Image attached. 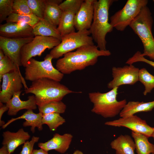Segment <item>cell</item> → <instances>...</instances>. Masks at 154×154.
I'll use <instances>...</instances> for the list:
<instances>
[{
  "label": "cell",
  "mask_w": 154,
  "mask_h": 154,
  "mask_svg": "<svg viewBox=\"0 0 154 154\" xmlns=\"http://www.w3.org/2000/svg\"><path fill=\"white\" fill-rule=\"evenodd\" d=\"M111 54L109 50H101L94 44L85 46L65 54L57 60L56 66L63 74H69L95 65L100 56H109Z\"/></svg>",
  "instance_id": "cell-1"
},
{
  "label": "cell",
  "mask_w": 154,
  "mask_h": 154,
  "mask_svg": "<svg viewBox=\"0 0 154 154\" xmlns=\"http://www.w3.org/2000/svg\"><path fill=\"white\" fill-rule=\"evenodd\" d=\"M114 0H95L92 22L89 30L93 40L101 50H106V36L114 28L108 22L109 9Z\"/></svg>",
  "instance_id": "cell-2"
},
{
  "label": "cell",
  "mask_w": 154,
  "mask_h": 154,
  "mask_svg": "<svg viewBox=\"0 0 154 154\" xmlns=\"http://www.w3.org/2000/svg\"><path fill=\"white\" fill-rule=\"evenodd\" d=\"M25 91L26 94L32 93L34 95L38 106L51 101H61L69 94L82 93L70 90L58 82L46 78L32 82L30 86Z\"/></svg>",
  "instance_id": "cell-3"
},
{
  "label": "cell",
  "mask_w": 154,
  "mask_h": 154,
  "mask_svg": "<svg viewBox=\"0 0 154 154\" xmlns=\"http://www.w3.org/2000/svg\"><path fill=\"white\" fill-rule=\"evenodd\" d=\"M118 88H114L104 93H89V99L93 104L91 112L105 118L114 117L119 114L127 102L125 99L117 100Z\"/></svg>",
  "instance_id": "cell-4"
},
{
  "label": "cell",
  "mask_w": 154,
  "mask_h": 154,
  "mask_svg": "<svg viewBox=\"0 0 154 154\" xmlns=\"http://www.w3.org/2000/svg\"><path fill=\"white\" fill-rule=\"evenodd\" d=\"M153 23L151 13L146 6L142 8L129 26L142 43L144 50L141 55L154 61V38L152 33Z\"/></svg>",
  "instance_id": "cell-5"
},
{
  "label": "cell",
  "mask_w": 154,
  "mask_h": 154,
  "mask_svg": "<svg viewBox=\"0 0 154 154\" xmlns=\"http://www.w3.org/2000/svg\"><path fill=\"white\" fill-rule=\"evenodd\" d=\"M52 57L47 54L42 61H39L32 58L27 62L25 67V78L32 82L46 78L59 82L62 79L64 74L52 64Z\"/></svg>",
  "instance_id": "cell-6"
},
{
  "label": "cell",
  "mask_w": 154,
  "mask_h": 154,
  "mask_svg": "<svg viewBox=\"0 0 154 154\" xmlns=\"http://www.w3.org/2000/svg\"><path fill=\"white\" fill-rule=\"evenodd\" d=\"M90 35L89 30H83L64 35L60 44L52 49L49 54L53 59H57L82 46L94 45Z\"/></svg>",
  "instance_id": "cell-7"
},
{
  "label": "cell",
  "mask_w": 154,
  "mask_h": 154,
  "mask_svg": "<svg viewBox=\"0 0 154 154\" xmlns=\"http://www.w3.org/2000/svg\"><path fill=\"white\" fill-rule=\"evenodd\" d=\"M148 2L147 0H128L121 9L110 17V23L117 31H123Z\"/></svg>",
  "instance_id": "cell-8"
},
{
  "label": "cell",
  "mask_w": 154,
  "mask_h": 154,
  "mask_svg": "<svg viewBox=\"0 0 154 154\" xmlns=\"http://www.w3.org/2000/svg\"><path fill=\"white\" fill-rule=\"evenodd\" d=\"M60 40L52 37L35 36L30 42L24 45L21 51V63L25 67L29 60L33 57L40 56L47 49H53L61 42Z\"/></svg>",
  "instance_id": "cell-9"
},
{
  "label": "cell",
  "mask_w": 154,
  "mask_h": 154,
  "mask_svg": "<svg viewBox=\"0 0 154 154\" xmlns=\"http://www.w3.org/2000/svg\"><path fill=\"white\" fill-rule=\"evenodd\" d=\"M84 1L66 0L59 5L62 13L57 29L62 37L75 32L76 15Z\"/></svg>",
  "instance_id": "cell-10"
},
{
  "label": "cell",
  "mask_w": 154,
  "mask_h": 154,
  "mask_svg": "<svg viewBox=\"0 0 154 154\" xmlns=\"http://www.w3.org/2000/svg\"><path fill=\"white\" fill-rule=\"evenodd\" d=\"M1 90L0 93V102L7 103L15 93L20 92L23 88L27 87L24 78L17 69L4 74L2 76Z\"/></svg>",
  "instance_id": "cell-11"
},
{
  "label": "cell",
  "mask_w": 154,
  "mask_h": 154,
  "mask_svg": "<svg viewBox=\"0 0 154 154\" xmlns=\"http://www.w3.org/2000/svg\"><path fill=\"white\" fill-rule=\"evenodd\" d=\"M104 124L115 127H125L132 131L142 134L148 138L152 137L154 131V127L150 126L145 120L134 115L107 121Z\"/></svg>",
  "instance_id": "cell-12"
},
{
  "label": "cell",
  "mask_w": 154,
  "mask_h": 154,
  "mask_svg": "<svg viewBox=\"0 0 154 154\" xmlns=\"http://www.w3.org/2000/svg\"><path fill=\"white\" fill-rule=\"evenodd\" d=\"M139 68L133 64L112 68L113 79L107 85L111 89L123 85H132L139 81Z\"/></svg>",
  "instance_id": "cell-13"
},
{
  "label": "cell",
  "mask_w": 154,
  "mask_h": 154,
  "mask_svg": "<svg viewBox=\"0 0 154 154\" xmlns=\"http://www.w3.org/2000/svg\"><path fill=\"white\" fill-rule=\"evenodd\" d=\"M34 37L9 38L0 36V49L19 68L21 63V50L26 44L31 42Z\"/></svg>",
  "instance_id": "cell-14"
},
{
  "label": "cell",
  "mask_w": 154,
  "mask_h": 154,
  "mask_svg": "<svg viewBox=\"0 0 154 154\" xmlns=\"http://www.w3.org/2000/svg\"><path fill=\"white\" fill-rule=\"evenodd\" d=\"M0 36L9 38L34 37L33 28L24 23L9 22L0 25Z\"/></svg>",
  "instance_id": "cell-15"
},
{
  "label": "cell",
  "mask_w": 154,
  "mask_h": 154,
  "mask_svg": "<svg viewBox=\"0 0 154 154\" xmlns=\"http://www.w3.org/2000/svg\"><path fill=\"white\" fill-rule=\"evenodd\" d=\"M95 1L85 0L82 3L75 19L74 27L78 31L90 29L93 18Z\"/></svg>",
  "instance_id": "cell-16"
},
{
  "label": "cell",
  "mask_w": 154,
  "mask_h": 154,
  "mask_svg": "<svg viewBox=\"0 0 154 154\" xmlns=\"http://www.w3.org/2000/svg\"><path fill=\"white\" fill-rule=\"evenodd\" d=\"M73 138L70 133H66L62 135L56 133L49 140L44 143H39L38 147L46 151L54 150L63 154L68 149Z\"/></svg>",
  "instance_id": "cell-17"
},
{
  "label": "cell",
  "mask_w": 154,
  "mask_h": 154,
  "mask_svg": "<svg viewBox=\"0 0 154 154\" xmlns=\"http://www.w3.org/2000/svg\"><path fill=\"white\" fill-rule=\"evenodd\" d=\"M22 91L15 93L12 98L6 105L9 108L8 115L12 116L16 115L20 110L23 109L35 110L37 106L34 95L29 96L28 100H21L20 98Z\"/></svg>",
  "instance_id": "cell-18"
},
{
  "label": "cell",
  "mask_w": 154,
  "mask_h": 154,
  "mask_svg": "<svg viewBox=\"0 0 154 154\" xmlns=\"http://www.w3.org/2000/svg\"><path fill=\"white\" fill-rule=\"evenodd\" d=\"M3 145L6 146L9 154L13 153L15 149L21 145L24 144L29 139L30 135L23 128H21L16 132L7 131L3 132Z\"/></svg>",
  "instance_id": "cell-19"
},
{
  "label": "cell",
  "mask_w": 154,
  "mask_h": 154,
  "mask_svg": "<svg viewBox=\"0 0 154 154\" xmlns=\"http://www.w3.org/2000/svg\"><path fill=\"white\" fill-rule=\"evenodd\" d=\"M42 115L41 113L39 112L36 114L34 113L33 110H28L21 116L16 118H12L8 121L2 127L3 129H5L13 121L23 119L25 120L23 123V126H31V131L34 133L36 127L39 131L42 130Z\"/></svg>",
  "instance_id": "cell-20"
},
{
  "label": "cell",
  "mask_w": 154,
  "mask_h": 154,
  "mask_svg": "<svg viewBox=\"0 0 154 154\" xmlns=\"http://www.w3.org/2000/svg\"><path fill=\"white\" fill-rule=\"evenodd\" d=\"M62 2V0H45L43 19L56 27L62 13L59 7Z\"/></svg>",
  "instance_id": "cell-21"
},
{
  "label": "cell",
  "mask_w": 154,
  "mask_h": 154,
  "mask_svg": "<svg viewBox=\"0 0 154 154\" xmlns=\"http://www.w3.org/2000/svg\"><path fill=\"white\" fill-rule=\"evenodd\" d=\"M110 145L116 154H135L134 141L128 135H120L112 141Z\"/></svg>",
  "instance_id": "cell-22"
},
{
  "label": "cell",
  "mask_w": 154,
  "mask_h": 154,
  "mask_svg": "<svg viewBox=\"0 0 154 154\" xmlns=\"http://www.w3.org/2000/svg\"><path fill=\"white\" fill-rule=\"evenodd\" d=\"M154 108V101L148 102L129 101L126 104L119 115L121 117L134 115L136 113L151 111Z\"/></svg>",
  "instance_id": "cell-23"
},
{
  "label": "cell",
  "mask_w": 154,
  "mask_h": 154,
  "mask_svg": "<svg viewBox=\"0 0 154 154\" xmlns=\"http://www.w3.org/2000/svg\"><path fill=\"white\" fill-rule=\"evenodd\" d=\"M33 28L35 36L52 37L61 40L62 37L57 27L43 19H40Z\"/></svg>",
  "instance_id": "cell-24"
},
{
  "label": "cell",
  "mask_w": 154,
  "mask_h": 154,
  "mask_svg": "<svg viewBox=\"0 0 154 154\" xmlns=\"http://www.w3.org/2000/svg\"><path fill=\"white\" fill-rule=\"evenodd\" d=\"M137 154H151L154 153V145L150 143L148 138L141 133L131 131Z\"/></svg>",
  "instance_id": "cell-25"
},
{
  "label": "cell",
  "mask_w": 154,
  "mask_h": 154,
  "mask_svg": "<svg viewBox=\"0 0 154 154\" xmlns=\"http://www.w3.org/2000/svg\"><path fill=\"white\" fill-rule=\"evenodd\" d=\"M38 107L39 112L42 115L54 113L63 114L66 108V104L62 101H51Z\"/></svg>",
  "instance_id": "cell-26"
},
{
  "label": "cell",
  "mask_w": 154,
  "mask_h": 154,
  "mask_svg": "<svg viewBox=\"0 0 154 154\" xmlns=\"http://www.w3.org/2000/svg\"><path fill=\"white\" fill-rule=\"evenodd\" d=\"M60 114L54 113L42 115V124H46L51 131H56L58 127L66 122L65 119Z\"/></svg>",
  "instance_id": "cell-27"
},
{
  "label": "cell",
  "mask_w": 154,
  "mask_h": 154,
  "mask_svg": "<svg viewBox=\"0 0 154 154\" xmlns=\"http://www.w3.org/2000/svg\"><path fill=\"white\" fill-rule=\"evenodd\" d=\"M34 15H20L12 13L6 19V22L24 23L33 27L40 20Z\"/></svg>",
  "instance_id": "cell-28"
},
{
  "label": "cell",
  "mask_w": 154,
  "mask_h": 154,
  "mask_svg": "<svg viewBox=\"0 0 154 154\" xmlns=\"http://www.w3.org/2000/svg\"><path fill=\"white\" fill-rule=\"evenodd\" d=\"M139 81L144 86V95L151 92L154 88V76L145 68L139 69Z\"/></svg>",
  "instance_id": "cell-29"
},
{
  "label": "cell",
  "mask_w": 154,
  "mask_h": 154,
  "mask_svg": "<svg viewBox=\"0 0 154 154\" xmlns=\"http://www.w3.org/2000/svg\"><path fill=\"white\" fill-rule=\"evenodd\" d=\"M32 14L40 19H43L45 0H27Z\"/></svg>",
  "instance_id": "cell-30"
},
{
  "label": "cell",
  "mask_w": 154,
  "mask_h": 154,
  "mask_svg": "<svg viewBox=\"0 0 154 154\" xmlns=\"http://www.w3.org/2000/svg\"><path fill=\"white\" fill-rule=\"evenodd\" d=\"M14 0H0V23L6 20L13 13Z\"/></svg>",
  "instance_id": "cell-31"
},
{
  "label": "cell",
  "mask_w": 154,
  "mask_h": 154,
  "mask_svg": "<svg viewBox=\"0 0 154 154\" xmlns=\"http://www.w3.org/2000/svg\"><path fill=\"white\" fill-rule=\"evenodd\" d=\"M16 69L20 71L19 68L8 56L5 55L3 59L0 60V82L4 74Z\"/></svg>",
  "instance_id": "cell-32"
},
{
  "label": "cell",
  "mask_w": 154,
  "mask_h": 154,
  "mask_svg": "<svg viewBox=\"0 0 154 154\" xmlns=\"http://www.w3.org/2000/svg\"><path fill=\"white\" fill-rule=\"evenodd\" d=\"M13 13L20 15L32 14L27 0H14Z\"/></svg>",
  "instance_id": "cell-33"
},
{
  "label": "cell",
  "mask_w": 154,
  "mask_h": 154,
  "mask_svg": "<svg viewBox=\"0 0 154 154\" xmlns=\"http://www.w3.org/2000/svg\"><path fill=\"white\" fill-rule=\"evenodd\" d=\"M137 62H143L146 63L154 68V61L149 60L141 55V53L139 51H137L127 61L126 64H133L134 63Z\"/></svg>",
  "instance_id": "cell-34"
},
{
  "label": "cell",
  "mask_w": 154,
  "mask_h": 154,
  "mask_svg": "<svg viewBox=\"0 0 154 154\" xmlns=\"http://www.w3.org/2000/svg\"><path fill=\"white\" fill-rule=\"evenodd\" d=\"M39 139L38 137L33 136L30 141H27L24 144L19 154H32L34 145Z\"/></svg>",
  "instance_id": "cell-35"
},
{
  "label": "cell",
  "mask_w": 154,
  "mask_h": 154,
  "mask_svg": "<svg viewBox=\"0 0 154 154\" xmlns=\"http://www.w3.org/2000/svg\"><path fill=\"white\" fill-rule=\"evenodd\" d=\"M9 110L6 104H3V103L0 102V126L2 127L4 125L5 123V122L1 120L2 117L4 112Z\"/></svg>",
  "instance_id": "cell-36"
},
{
  "label": "cell",
  "mask_w": 154,
  "mask_h": 154,
  "mask_svg": "<svg viewBox=\"0 0 154 154\" xmlns=\"http://www.w3.org/2000/svg\"><path fill=\"white\" fill-rule=\"evenodd\" d=\"M32 154H49L48 151L40 148L38 149H34Z\"/></svg>",
  "instance_id": "cell-37"
},
{
  "label": "cell",
  "mask_w": 154,
  "mask_h": 154,
  "mask_svg": "<svg viewBox=\"0 0 154 154\" xmlns=\"http://www.w3.org/2000/svg\"><path fill=\"white\" fill-rule=\"evenodd\" d=\"M0 154H9L7 147L5 145H3L0 149Z\"/></svg>",
  "instance_id": "cell-38"
},
{
  "label": "cell",
  "mask_w": 154,
  "mask_h": 154,
  "mask_svg": "<svg viewBox=\"0 0 154 154\" xmlns=\"http://www.w3.org/2000/svg\"><path fill=\"white\" fill-rule=\"evenodd\" d=\"M5 56V54L3 51L0 49V60L3 59Z\"/></svg>",
  "instance_id": "cell-39"
},
{
  "label": "cell",
  "mask_w": 154,
  "mask_h": 154,
  "mask_svg": "<svg viewBox=\"0 0 154 154\" xmlns=\"http://www.w3.org/2000/svg\"><path fill=\"white\" fill-rule=\"evenodd\" d=\"M72 154H84L82 151L78 150L75 151Z\"/></svg>",
  "instance_id": "cell-40"
},
{
  "label": "cell",
  "mask_w": 154,
  "mask_h": 154,
  "mask_svg": "<svg viewBox=\"0 0 154 154\" xmlns=\"http://www.w3.org/2000/svg\"><path fill=\"white\" fill-rule=\"evenodd\" d=\"M152 137H153V139H154V131H153V135H152Z\"/></svg>",
  "instance_id": "cell-41"
},
{
  "label": "cell",
  "mask_w": 154,
  "mask_h": 154,
  "mask_svg": "<svg viewBox=\"0 0 154 154\" xmlns=\"http://www.w3.org/2000/svg\"><path fill=\"white\" fill-rule=\"evenodd\" d=\"M151 154H154V153H152Z\"/></svg>",
  "instance_id": "cell-42"
},
{
  "label": "cell",
  "mask_w": 154,
  "mask_h": 154,
  "mask_svg": "<svg viewBox=\"0 0 154 154\" xmlns=\"http://www.w3.org/2000/svg\"><path fill=\"white\" fill-rule=\"evenodd\" d=\"M153 1H154V0H153Z\"/></svg>",
  "instance_id": "cell-43"
}]
</instances>
